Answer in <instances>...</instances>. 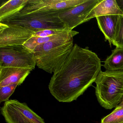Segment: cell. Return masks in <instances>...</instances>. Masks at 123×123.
Masks as SVG:
<instances>
[{"label":"cell","mask_w":123,"mask_h":123,"mask_svg":"<svg viewBox=\"0 0 123 123\" xmlns=\"http://www.w3.org/2000/svg\"><path fill=\"white\" fill-rule=\"evenodd\" d=\"M101 62L88 47L75 44L62 68L51 78L49 85L51 94L60 102L77 100L95 82L101 71Z\"/></svg>","instance_id":"cell-1"},{"label":"cell","mask_w":123,"mask_h":123,"mask_svg":"<svg viewBox=\"0 0 123 123\" xmlns=\"http://www.w3.org/2000/svg\"><path fill=\"white\" fill-rule=\"evenodd\" d=\"M73 46V39H56L38 45L32 51L37 66L50 74H56L67 59Z\"/></svg>","instance_id":"cell-2"},{"label":"cell","mask_w":123,"mask_h":123,"mask_svg":"<svg viewBox=\"0 0 123 123\" xmlns=\"http://www.w3.org/2000/svg\"><path fill=\"white\" fill-rule=\"evenodd\" d=\"M95 95L100 105L116 108L123 96V71H101L95 81Z\"/></svg>","instance_id":"cell-3"},{"label":"cell","mask_w":123,"mask_h":123,"mask_svg":"<svg viewBox=\"0 0 123 123\" xmlns=\"http://www.w3.org/2000/svg\"><path fill=\"white\" fill-rule=\"evenodd\" d=\"M60 11H40L28 14H17L0 23L22 26L35 33L46 29H65L59 17Z\"/></svg>","instance_id":"cell-4"},{"label":"cell","mask_w":123,"mask_h":123,"mask_svg":"<svg viewBox=\"0 0 123 123\" xmlns=\"http://www.w3.org/2000/svg\"><path fill=\"white\" fill-rule=\"evenodd\" d=\"M36 65L33 53L23 45L0 47V66L33 70Z\"/></svg>","instance_id":"cell-5"},{"label":"cell","mask_w":123,"mask_h":123,"mask_svg":"<svg viewBox=\"0 0 123 123\" xmlns=\"http://www.w3.org/2000/svg\"><path fill=\"white\" fill-rule=\"evenodd\" d=\"M0 111L7 123H45L25 103L15 99L5 101Z\"/></svg>","instance_id":"cell-6"},{"label":"cell","mask_w":123,"mask_h":123,"mask_svg":"<svg viewBox=\"0 0 123 123\" xmlns=\"http://www.w3.org/2000/svg\"><path fill=\"white\" fill-rule=\"evenodd\" d=\"M99 0H87L76 6L60 11L59 17L67 31H72L79 25L85 23L87 16Z\"/></svg>","instance_id":"cell-7"},{"label":"cell","mask_w":123,"mask_h":123,"mask_svg":"<svg viewBox=\"0 0 123 123\" xmlns=\"http://www.w3.org/2000/svg\"><path fill=\"white\" fill-rule=\"evenodd\" d=\"M87 0H28L25 7L18 14L40 11H61L80 5Z\"/></svg>","instance_id":"cell-8"},{"label":"cell","mask_w":123,"mask_h":123,"mask_svg":"<svg viewBox=\"0 0 123 123\" xmlns=\"http://www.w3.org/2000/svg\"><path fill=\"white\" fill-rule=\"evenodd\" d=\"M35 33L22 26L0 23V47L23 45Z\"/></svg>","instance_id":"cell-9"},{"label":"cell","mask_w":123,"mask_h":123,"mask_svg":"<svg viewBox=\"0 0 123 123\" xmlns=\"http://www.w3.org/2000/svg\"><path fill=\"white\" fill-rule=\"evenodd\" d=\"M32 70L0 66V87L12 84L20 85Z\"/></svg>","instance_id":"cell-10"},{"label":"cell","mask_w":123,"mask_h":123,"mask_svg":"<svg viewBox=\"0 0 123 123\" xmlns=\"http://www.w3.org/2000/svg\"><path fill=\"white\" fill-rule=\"evenodd\" d=\"M110 15H123L116 0H99L85 20V23L93 18Z\"/></svg>","instance_id":"cell-11"},{"label":"cell","mask_w":123,"mask_h":123,"mask_svg":"<svg viewBox=\"0 0 123 123\" xmlns=\"http://www.w3.org/2000/svg\"><path fill=\"white\" fill-rule=\"evenodd\" d=\"M120 15H110L99 16L96 18L99 29L108 41L111 47L113 45L117 26Z\"/></svg>","instance_id":"cell-12"},{"label":"cell","mask_w":123,"mask_h":123,"mask_svg":"<svg viewBox=\"0 0 123 123\" xmlns=\"http://www.w3.org/2000/svg\"><path fill=\"white\" fill-rule=\"evenodd\" d=\"M78 34L79 32L75 31L66 30L59 34L48 37H37L33 36L23 45L28 50L32 52L39 44L56 39H73V37Z\"/></svg>","instance_id":"cell-13"},{"label":"cell","mask_w":123,"mask_h":123,"mask_svg":"<svg viewBox=\"0 0 123 123\" xmlns=\"http://www.w3.org/2000/svg\"><path fill=\"white\" fill-rule=\"evenodd\" d=\"M28 0H10L4 3L0 7V22L20 12Z\"/></svg>","instance_id":"cell-14"},{"label":"cell","mask_w":123,"mask_h":123,"mask_svg":"<svg viewBox=\"0 0 123 123\" xmlns=\"http://www.w3.org/2000/svg\"><path fill=\"white\" fill-rule=\"evenodd\" d=\"M103 67L106 70L123 71V48L116 47L107 57Z\"/></svg>","instance_id":"cell-15"},{"label":"cell","mask_w":123,"mask_h":123,"mask_svg":"<svg viewBox=\"0 0 123 123\" xmlns=\"http://www.w3.org/2000/svg\"><path fill=\"white\" fill-rule=\"evenodd\" d=\"M123 122V108L114 109L111 113L101 119V123Z\"/></svg>","instance_id":"cell-16"},{"label":"cell","mask_w":123,"mask_h":123,"mask_svg":"<svg viewBox=\"0 0 123 123\" xmlns=\"http://www.w3.org/2000/svg\"><path fill=\"white\" fill-rule=\"evenodd\" d=\"M113 45L116 47L123 48V15H120Z\"/></svg>","instance_id":"cell-17"},{"label":"cell","mask_w":123,"mask_h":123,"mask_svg":"<svg viewBox=\"0 0 123 123\" xmlns=\"http://www.w3.org/2000/svg\"><path fill=\"white\" fill-rule=\"evenodd\" d=\"M18 86V84H12L0 87V103L8 101L9 98Z\"/></svg>","instance_id":"cell-18"},{"label":"cell","mask_w":123,"mask_h":123,"mask_svg":"<svg viewBox=\"0 0 123 123\" xmlns=\"http://www.w3.org/2000/svg\"><path fill=\"white\" fill-rule=\"evenodd\" d=\"M65 29H50L42 30L35 33L33 37H45L59 34L66 31Z\"/></svg>","instance_id":"cell-19"},{"label":"cell","mask_w":123,"mask_h":123,"mask_svg":"<svg viewBox=\"0 0 123 123\" xmlns=\"http://www.w3.org/2000/svg\"><path fill=\"white\" fill-rule=\"evenodd\" d=\"M116 1L119 7L123 12V0H116Z\"/></svg>","instance_id":"cell-20"},{"label":"cell","mask_w":123,"mask_h":123,"mask_svg":"<svg viewBox=\"0 0 123 123\" xmlns=\"http://www.w3.org/2000/svg\"><path fill=\"white\" fill-rule=\"evenodd\" d=\"M123 108V96L118 105L115 108V109H118Z\"/></svg>","instance_id":"cell-21"},{"label":"cell","mask_w":123,"mask_h":123,"mask_svg":"<svg viewBox=\"0 0 123 123\" xmlns=\"http://www.w3.org/2000/svg\"><path fill=\"white\" fill-rule=\"evenodd\" d=\"M122 123H123V122H122Z\"/></svg>","instance_id":"cell-22"}]
</instances>
